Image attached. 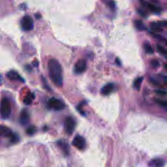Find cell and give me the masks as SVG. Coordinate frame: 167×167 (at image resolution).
<instances>
[{"mask_svg": "<svg viewBox=\"0 0 167 167\" xmlns=\"http://www.w3.org/2000/svg\"><path fill=\"white\" fill-rule=\"evenodd\" d=\"M164 81H165L167 84V77H165V78H164Z\"/></svg>", "mask_w": 167, "mask_h": 167, "instance_id": "4dcf8cb0", "label": "cell"}, {"mask_svg": "<svg viewBox=\"0 0 167 167\" xmlns=\"http://www.w3.org/2000/svg\"><path fill=\"white\" fill-rule=\"evenodd\" d=\"M34 98H35V97H34V95L33 94H31V93H30V94H27L26 95V97H25V99H24V104H26V105L31 104L32 103Z\"/></svg>", "mask_w": 167, "mask_h": 167, "instance_id": "9a60e30c", "label": "cell"}, {"mask_svg": "<svg viewBox=\"0 0 167 167\" xmlns=\"http://www.w3.org/2000/svg\"><path fill=\"white\" fill-rule=\"evenodd\" d=\"M0 113L4 119H7L11 113L10 101L7 98H3L0 103Z\"/></svg>", "mask_w": 167, "mask_h": 167, "instance_id": "7a4b0ae2", "label": "cell"}, {"mask_svg": "<svg viewBox=\"0 0 167 167\" xmlns=\"http://www.w3.org/2000/svg\"><path fill=\"white\" fill-rule=\"evenodd\" d=\"M151 35H152L153 37L157 39L158 40H159L160 41L163 42H165L166 44L167 45V39H165V38H163L162 36H161L159 34H157L155 33H153V32H151Z\"/></svg>", "mask_w": 167, "mask_h": 167, "instance_id": "ffe728a7", "label": "cell"}, {"mask_svg": "<svg viewBox=\"0 0 167 167\" xmlns=\"http://www.w3.org/2000/svg\"><path fill=\"white\" fill-rule=\"evenodd\" d=\"M86 69V63L84 60H79L75 63L74 71L76 74H81L84 72Z\"/></svg>", "mask_w": 167, "mask_h": 167, "instance_id": "52a82bcc", "label": "cell"}, {"mask_svg": "<svg viewBox=\"0 0 167 167\" xmlns=\"http://www.w3.org/2000/svg\"><path fill=\"white\" fill-rule=\"evenodd\" d=\"M7 76L9 79L11 80H19V81L24 82V80L22 78L19 74L14 71H10L8 72L7 73Z\"/></svg>", "mask_w": 167, "mask_h": 167, "instance_id": "30bf717a", "label": "cell"}, {"mask_svg": "<svg viewBox=\"0 0 167 167\" xmlns=\"http://www.w3.org/2000/svg\"><path fill=\"white\" fill-rule=\"evenodd\" d=\"M135 26L136 28H137L138 30H140V31H142L145 30V26L144 25L143 22L141 20H135Z\"/></svg>", "mask_w": 167, "mask_h": 167, "instance_id": "ac0fdd59", "label": "cell"}, {"mask_svg": "<svg viewBox=\"0 0 167 167\" xmlns=\"http://www.w3.org/2000/svg\"><path fill=\"white\" fill-rule=\"evenodd\" d=\"M158 24H159V25L161 26V27H163V26H165L166 27H167V21H161V22H158Z\"/></svg>", "mask_w": 167, "mask_h": 167, "instance_id": "4316f807", "label": "cell"}, {"mask_svg": "<svg viewBox=\"0 0 167 167\" xmlns=\"http://www.w3.org/2000/svg\"><path fill=\"white\" fill-rule=\"evenodd\" d=\"M159 62L156 60H153L151 61V66L153 68H157L159 67Z\"/></svg>", "mask_w": 167, "mask_h": 167, "instance_id": "603a6c76", "label": "cell"}, {"mask_svg": "<svg viewBox=\"0 0 167 167\" xmlns=\"http://www.w3.org/2000/svg\"><path fill=\"white\" fill-rule=\"evenodd\" d=\"M114 86L113 84H107L101 89V94L104 95H107L111 94L114 90Z\"/></svg>", "mask_w": 167, "mask_h": 167, "instance_id": "8fae6325", "label": "cell"}, {"mask_svg": "<svg viewBox=\"0 0 167 167\" xmlns=\"http://www.w3.org/2000/svg\"><path fill=\"white\" fill-rule=\"evenodd\" d=\"M156 102L158 103L159 105L162 107H167V101H161V100H159L157 99Z\"/></svg>", "mask_w": 167, "mask_h": 167, "instance_id": "484cf974", "label": "cell"}, {"mask_svg": "<svg viewBox=\"0 0 167 167\" xmlns=\"http://www.w3.org/2000/svg\"><path fill=\"white\" fill-rule=\"evenodd\" d=\"M2 81H3V79H2V77L1 76V75H0V84H1L2 83Z\"/></svg>", "mask_w": 167, "mask_h": 167, "instance_id": "f546056e", "label": "cell"}, {"mask_svg": "<svg viewBox=\"0 0 167 167\" xmlns=\"http://www.w3.org/2000/svg\"><path fill=\"white\" fill-rule=\"evenodd\" d=\"M151 29L155 31V32H162L163 30H162V27L159 24H158V22H153L151 23Z\"/></svg>", "mask_w": 167, "mask_h": 167, "instance_id": "d6986e66", "label": "cell"}, {"mask_svg": "<svg viewBox=\"0 0 167 167\" xmlns=\"http://www.w3.org/2000/svg\"><path fill=\"white\" fill-rule=\"evenodd\" d=\"M109 7L112 9H114L116 7L115 4H114V1H112V0H110V1L109 2Z\"/></svg>", "mask_w": 167, "mask_h": 167, "instance_id": "83f0119b", "label": "cell"}, {"mask_svg": "<svg viewBox=\"0 0 167 167\" xmlns=\"http://www.w3.org/2000/svg\"><path fill=\"white\" fill-rule=\"evenodd\" d=\"M30 120V116L28 111L24 109L20 113V122L22 125H26L29 123Z\"/></svg>", "mask_w": 167, "mask_h": 167, "instance_id": "ba28073f", "label": "cell"}, {"mask_svg": "<svg viewBox=\"0 0 167 167\" xmlns=\"http://www.w3.org/2000/svg\"><path fill=\"white\" fill-rule=\"evenodd\" d=\"M155 93L161 96H165L167 95V92L165 90H161V89H159V90H155Z\"/></svg>", "mask_w": 167, "mask_h": 167, "instance_id": "d4e9b609", "label": "cell"}, {"mask_svg": "<svg viewBox=\"0 0 167 167\" xmlns=\"http://www.w3.org/2000/svg\"><path fill=\"white\" fill-rule=\"evenodd\" d=\"M73 145L78 150H83L86 146V140L84 137L80 135H77L74 138L73 140Z\"/></svg>", "mask_w": 167, "mask_h": 167, "instance_id": "8992f818", "label": "cell"}, {"mask_svg": "<svg viewBox=\"0 0 167 167\" xmlns=\"http://www.w3.org/2000/svg\"><path fill=\"white\" fill-rule=\"evenodd\" d=\"M144 50L146 52V53L148 54H153V48L151 47V46L149 44V43H146L144 46Z\"/></svg>", "mask_w": 167, "mask_h": 167, "instance_id": "7402d4cb", "label": "cell"}, {"mask_svg": "<svg viewBox=\"0 0 167 167\" xmlns=\"http://www.w3.org/2000/svg\"><path fill=\"white\" fill-rule=\"evenodd\" d=\"M14 133H13L11 130L7 127L0 125V137H8L10 138Z\"/></svg>", "mask_w": 167, "mask_h": 167, "instance_id": "9c48e42d", "label": "cell"}, {"mask_svg": "<svg viewBox=\"0 0 167 167\" xmlns=\"http://www.w3.org/2000/svg\"><path fill=\"white\" fill-rule=\"evenodd\" d=\"M151 165L154 167H163L165 162L161 159H155L151 161Z\"/></svg>", "mask_w": 167, "mask_h": 167, "instance_id": "7c38bea8", "label": "cell"}, {"mask_svg": "<svg viewBox=\"0 0 167 167\" xmlns=\"http://www.w3.org/2000/svg\"><path fill=\"white\" fill-rule=\"evenodd\" d=\"M143 81V77H138V78L135 80L134 82V88L137 89V90H139L140 89L141 84Z\"/></svg>", "mask_w": 167, "mask_h": 167, "instance_id": "e0dca14e", "label": "cell"}, {"mask_svg": "<svg viewBox=\"0 0 167 167\" xmlns=\"http://www.w3.org/2000/svg\"><path fill=\"white\" fill-rule=\"evenodd\" d=\"M157 50L159 53L162 54L163 56H165V58H167V50L166 48H164L163 46L160 45H158L157 46Z\"/></svg>", "mask_w": 167, "mask_h": 167, "instance_id": "2e32d148", "label": "cell"}, {"mask_svg": "<svg viewBox=\"0 0 167 167\" xmlns=\"http://www.w3.org/2000/svg\"><path fill=\"white\" fill-rule=\"evenodd\" d=\"M165 69H166V70L167 71V63L165 64Z\"/></svg>", "mask_w": 167, "mask_h": 167, "instance_id": "1f68e13d", "label": "cell"}, {"mask_svg": "<svg viewBox=\"0 0 167 167\" xmlns=\"http://www.w3.org/2000/svg\"><path fill=\"white\" fill-rule=\"evenodd\" d=\"M48 107L54 110H61L65 108V104L63 101L55 98H51L48 101Z\"/></svg>", "mask_w": 167, "mask_h": 167, "instance_id": "277c9868", "label": "cell"}, {"mask_svg": "<svg viewBox=\"0 0 167 167\" xmlns=\"http://www.w3.org/2000/svg\"><path fill=\"white\" fill-rule=\"evenodd\" d=\"M116 63H118L119 66H120V65H121V63H120V61H119V59H116Z\"/></svg>", "mask_w": 167, "mask_h": 167, "instance_id": "f1b7e54d", "label": "cell"}, {"mask_svg": "<svg viewBox=\"0 0 167 167\" xmlns=\"http://www.w3.org/2000/svg\"><path fill=\"white\" fill-rule=\"evenodd\" d=\"M10 140L13 143H16V142H18V140H19V138H18L17 135L13 134V136L10 138Z\"/></svg>", "mask_w": 167, "mask_h": 167, "instance_id": "cb8c5ba5", "label": "cell"}, {"mask_svg": "<svg viewBox=\"0 0 167 167\" xmlns=\"http://www.w3.org/2000/svg\"><path fill=\"white\" fill-rule=\"evenodd\" d=\"M48 69L49 76L51 80L58 87L63 85L62 67L59 61L55 59H51L48 63Z\"/></svg>", "mask_w": 167, "mask_h": 167, "instance_id": "6da1fadb", "label": "cell"}, {"mask_svg": "<svg viewBox=\"0 0 167 167\" xmlns=\"http://www.w3.org/2000/svg\"><path fill=\"white\" fill-rule=\"evenodd\" d=\"M146 7H148V9H149L150 11H151L153 13H159L161 12V9L159 7H157V6L153 4H146Z\"/></svg>", "mask_w": 167, "mask_h": 167, "instance_id": "5bb4252c", "label": "cell"}, {"mask_svg": "<svg viewBox=\"0 0 167 167\" xmlns=\"http://www.w3.org/2000/svg\"><path fill=\"white\" fill-rule=\"evenodd\" d=\"M21 27L22 29L24 31H28L32 30L34 27V22L33 18L29 15L24 17L21 20Z\"/></svg>", "mask_w": 167, "mask_h": 167, "instance_id": "3957f363", "label": "cell"}, {"mask_svg": "<svg viewBox=\"0 0 167 167\" xmlns=\"http://www.w3.org/2000/svg\"><path fill=\"white\" fill-rule=\"evenodd\" d=\"M75 121L73 117H67L66 119V123H65V128H66V131L67 134L71 135L73 133L75 128Z\"/></svg>", "mask_w": 167, "mask_h": 167, "instance_id": "5b68a950", "label": "cell"}, {"mask_svg": "<svg viewBox=\"0 0 167 167\" xmlns=\"http://www.w3.org/2000/svg\"><path fill=\"white\" fill-rule=\"evenodd\" d=\"M37 128L35 126H30L26 130V133L28 135H33L36 132Z\"/></svg>", "mask_w": 167, "mask_h": 167, "instance_id": "44dd1931", "label": "cell"}, {"mask_svg": "<svg viewBox=\"0 0 167 167\" xmlns=\"http://www.w3.org/2000/svg\"><path fill=\"white\" fill-rule=\"evenodd\" d=\"M58 146H60V148H61L63 152L66 153V155L69 154V145H68L67 143L62 141H59L58 142Z\"/></svg>", "mask_w": 167, "mask_h": 167, "instance_id": "4fadbf2b", "label": "cell"}]
</instances>
